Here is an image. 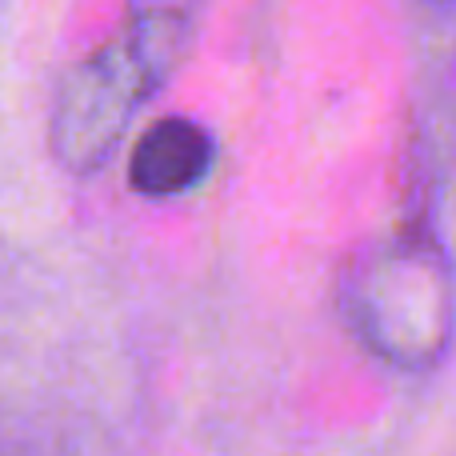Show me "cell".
<instances>
[{
    "label": "cell",
    "instance_id": "4",
    "mask_svg": "<svg viewBox=\"0 0 456 456\" xmlns=\"http://www.w3.org/2000/svg\"><path fill=\"white\" fill-rule=\"evenodd\" d=\"M200 4L205 0H128L117 32L133 45L157 88H165L189 56L200 28Z\"/></svg>",
    "mask_w": 456,
    "mask_h": 456
},
{
    "label": "cell",
    "instance_id": "3",
    "mask_svg": "<svg viewBox=\"0 0 456 456\" xmlns=\"http://www.w3.org/2000/svg\"><path fill=\"white\" fill-rule=\"evenodd\" d=\"M216 141L189 117H160L136 136L128 152V189L149 200L184 197L213 173Z\"/></svg>",
    "mask_w": 456,
    "mask_h": 456
},
{
    "label": "cell",
    "instance_id": "2",
    "mask_svg": "<svg viewBox=\"0 0 456 456\" xmlns=\"http://www.w3.org/2000/svg\"><path fill=\"white\" fill-rule=\"evenodd\" d=\"M160 88L120 32L64 72L48 120V144L64 173L93 176L120 149L133 117Z\"/></svg>",
    "mask_w": 456,
    "mask_h": 456
},
{
    "label": "cell",
    "instance_id": "1",
    "mask_svg": "<svg viewBox=\"0 0 456 456\" xmlns=\"http://www.w3.org/2000/svg\"><path fill=\"white\" fill-rule=\"evenodd\" d=\"M340 297L361 340L385 361L425 369L449 348L456 324L452 268L425 224H409L361 248Z\"/></svg>",
    "mask_w": 456,
    "mask_h": 456
}]
</instances>
